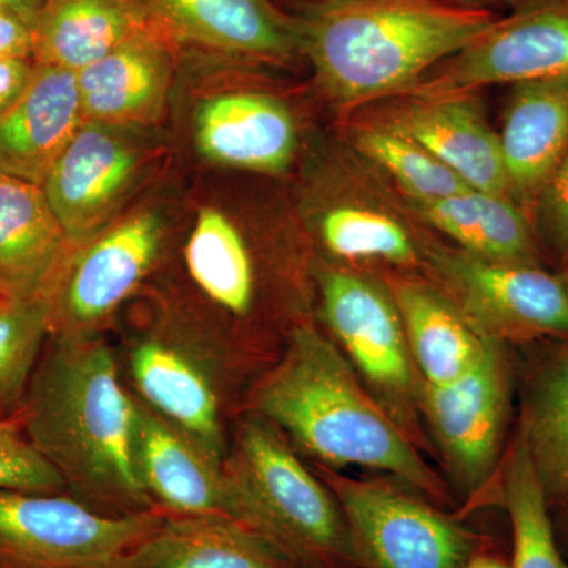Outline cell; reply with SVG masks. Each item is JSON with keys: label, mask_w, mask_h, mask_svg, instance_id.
<instances>
[{"label": "cell", "mask_w": 568, "mask_h": 568, "mask_svg": "<svg viewBox=\"0 0 568 568\" xmlns=\"http://www.w3.org/2000/svg\"><path fill=\"white\" fill-rule=\"evenodd\" d=\"M17 418L70 496L114 517L155 510L134 458L136 405L108 336H50Z\"/></svg>", "instance_id": "cell-1"}, {"label": "cell", "mask_w": 568, "mask_h": 568, "mask_svg": "<svg viewBox=\"0 0 568 568\" xmlns=\"http://www.w3.org/2000/svg\"><path fill=\"white\" fill-rule=\"evenodd\" d=\"M242 410L271 422L316 465L383 470L436 506L452 491L418 447L366 390L334 339L304 321L253 381Z\"/></svg>", "instance_id": "cell-2"}, {"label": "cell", "mask_w": 568, "mask_h": 568, "mask_svg": "<svg viewBox=\"0 0 568 568\" xmlns=\"http://www.w3.org/2000/svg\"><path fill=\"white\" fill-rule=\"evenodd\" d=\"M497 18L452 0H315L297 21L321 88L355 108L409 92Z\"/></svg>", "instance_id": "cell-3"}, {"label": "cell", "mask_w": 568, "mask_h": 568, "mask_svg": "<svg viewBox=\"0 0 568 568\" xmlns=\"http://www.w3.org/2000/svg\"><path fill=\"white\" fill-rule=\"evenodd\" d=\"M233 517L298 568H364L338 500L271 422L242 410L223 459Z\"/></svg>", "instance_id": "cell-4"}, {"label": "cell", "mask_w": 568, "mask_h": 568, "mask_svg": "<svg viewBox=\"0 0 568 568\" xmlns=\"http://www.w3.org/2000/svg\"><path fill=\"white\" fill-rule=\"evenodd\" d=\"M108 336L130 394L220 462L250 384L215 347L149 295Z\"/></svg>", "instance_id": "cell-5"}, {"label": "cell", "mask_w": 568, "mask_h": 568, "mask_svg": "<svg viewBox=\"0 0 568 568\" xmlns=\"http://www.w3.org/2000/svg\"><path fill=\"white\" fill-rule=\"evenodd\" d=\"M316 278L335 345L395 424L417 447L428 448L422 428L424 381L390 291L338 265H324Z\"/></svg>", "instance_id": "cell-6"}, {"label": "cell", "mask_w": 568, "mask_h": 568, "mask_svg": "<svg viewBox=\"0 0 568 568\" xmlns=\"http://www.w3.org/2000/svg\"><path fill=\"white\" fill-rule=\"evenodd\" d=\"M313 470L338 500L364 568H465L489 548L459 515L405 484L361 480L316 463Z\"/></svg>", "instance_id": "cell-7"}, {"label": "cell", "mask_w": 568, "mask_h": 568, "mask_svg": "<svg viewBox=\"0 0 568 568\" xmlns=\"http://www.w3.org/2000/svg\"><path fill=\"white\" fill-rule=\"evenodd\" d=\"M166 224L153 211L121 216L71 250L48 295L50 336H108L166 256Z\"/></svg>", "instance_id": "cell-8"}, {"label": "cell", "mask_w": 568, "mask_h": 568, "mask_svg": "<svg viewBox=\"0 0 568 568\" xmlns=\"http://www.w3.org/2000/svg\"><path fill=\"white\" fill-rule=\"evenodd\" d=\"M163 518L114 517L69 493L0 489V568H115Z\"/></svg>", "instance_id": "cell-9"}, {"label": "cell", "mask_w": 568, "mask_h": 568, "mask_svg": "<svg viewBox=\"0 0 568 568\" xmlns=\"http://www.w3.org/2000/svg\"><path fill=\"white\" fill-rule=\"evenodd\" d=\"M422 257L432 283L488 338H568L566 276L540 265L484 260L457 246L425 245Z\"/></svg>", "instance_id": "cell-10"}, {"label": "cell", "mask_w": 568, "mask_h": 568, "mask_svg": "<svg viewBox=\"0 0 568 568\" xmlns=\"http://www.w3.org/2000/svg\"><path fill=\"white\" fill-rule=\"evenodd\" d=\"M511 406L507 343L489 338L465 375L443 386L424 384L422 417L450 476L470 503L487 495L503 457Z\"/></svg>", "instance_id": "cell-11"}, {"label": "cell", "mask_w": 568, "mask_h": 568, "mask_svg": "<svg viewBox=\"0 0 568 568\" xmlns=\"http://www.w3.org/2000/svg\"><path fill=\"white\" fill-rule=\"evenodd\" d=\"M153 151L144 126L82 122L41 186L73 248L121 219Z\"/></svg>", "instance_id": "cell-12"}, {"label": "cell", "mask_w": 568, "mask_h": 568, "mask_svg": "<svg viewBox=\"0 0 568 568\" xmlns=\"http://www.w3.org/2000/svg\"><path fill=\"white\" fill-rule=\"evenodd\" d=\"M566 74L568 3L534 0L497 18L487 31L440 62L406 93H476L487 85H515Z\"/></svg>", "instance_id": "cell-13"}, {"label": "cell", "mask_w": 568, "mask_h": 568, "mask_svg": "<svg viewBox=\"0 0 568 568\" xmlns=\"http://www.w3.org/2000/svg\"><path fill=\"white\" fill-rule=\"evenodd\" d=\"M377 103L366 121L417 142L470 189L510 196L499 136L489 126L476 93H405Z\"/></svg>", "instance_id": "cell-14"}, {"label": "cell", "mask_w": 568, "mask_h": 568, "mask_svg": "<svg viewBox=\"0 0 568 568\" xmlns=\"http://www.w3.org/2000/svg\"><path fill=\"white\" fill-rule=\"evenodd\" d=\"M168 33L239 59L283 63L302 54L297 18L272 0H144Z\"/></svg>", "instance_id": "cell-15"}, {"label": "cell", "mask_w": 568, "mask_h": 568, "mask_svg": "<svg viewBox=\"0 0 568 568\" xmlns=\"http://www.w3.org/2000/svg\"><path fill=\"white\" fill-rule=\"evenodd\" d=\"M134 405V458L155 510L234 518L223 462L136 398Z\"/></svg>", "instance_id": "cell-16"}, {"label": "cell", "mask_w": 568, "mask_h": 568, "mask_svg": "<svg viewBox=\"0 0 568 568\" xmlns=\"http://www.w3.org/2000/svg\"><path fill=\"white\" fill-rule=\"evenodd\" d=\"M168 36L155 21L78 71L84 121L148 129L162 118L173 78Z\"/></svg>", "instance_id": "cell-17"}, {"label": "cell", "mask_w": 568, "mask_h": 568, "mask_svg": "<svg viewBox=\"0 0 568 568\" xmlns=\"http://www.w3.org/2000/svg\"><path fill=\"white\" fill-rule=\"evenodd\" d=\"M194 141L212 163L278 174L294 160L297 126L290 108L276 97L224 92L197 108Z\"/></svg>", "instance_id": "cell-18"}, {"label": "cell", "mask_w": 568, "mask_h": 568, "mask_svg": "<svg viewBox=\"0 0 568 568\" xmlns=\"http://www.w3.org/2000/svg\"><path fill=\"white\" fill-rule=\"evenodd\" d=\"M82 122L77 73L36 62L28 89L0 118V173L43 186Z\"/></svg>", "instance_id": "cell-19"}, {"label": "cell", "mask_w": 568, "mask_h": 568, "mask_svg": "<svg viewBox=\"0 0 568 568\" xmlns=\"http://www.w3.org/2000/svg\"><path fill=\"white\" fill-rule=\"evenodd\" d=\"M511 88L497 136L511 200L532 222L538 194L568 151V74Z\"/></svg>", "instance_id": "cell-20"}, {"label": "cell", "mask_w": 568, "mask_h": 568, "mask_svg": "<svg viewBox=\"0 0 568 568\" xmlns=\"http://www.w3.org/2000/svg\"><path fill=\"white\" fill-rule=\"evenodd\" d=\"M71 250L43 189L0 173V293L48 301Z\"/></svg>", "instance_id": "cell-21"}, {"label": "cell", "mask_w": 568, "mask_h": 568, "mask_svg": "<svg viewBox=\"0 0 568 568\" xmlns=\"http://www.w3.org/2000/svg\"><path fill=\"white\" fill-rule=\"evenodd\" d=\"M115 568H298L241 519L222 515H164Z\"/></svg>", "instance_id": "cell-22"}, {"label": "cell", "mask_w": 568, "mask_h": 568, "mask_svg": "<svg viewBox=\"0 0 568 568\" xmlns=\"http://www.w3.org/2000/svg\"><path fill=\"white\" fill-rule=\"evenodd\" d=\"M386 286L398 306L424 384L443 386L476 365L489 338L474 327L439 287L406 276L388 280Z\"/></svg>", "instance_id": "cell-23"}, {"label": "cell", "mask_w": 568, "mask_h": 568, "mask_svg": "<svg viewBox=\"0 0 568 568\" xmlns=\"http://www.w3.org/2000/svg\"><path fill=\"white\" fill-rule=\"evenodd\" d=\"M153 22L144 0H47L33 28V61L78 73Z\"/></svg>", "instance_id": "cell-24"}, {"label": "cell", "mask_w": 568, "mask_h": 568, "mask_svg": "<svg viewBox=\"0 0 568 568\" xmlns=\"http://www.w3.org/2000/svg\"><path fill=\"white\" fill-rule=\"evenodd\" d=\"M406 203L457 248L497 263L540 265L534 224L510 196L467 189L443 200Z\"/></svg>", "instance_id": "cell-25"}, {"label": "cell", "mask_w": 568, "mask_h": 568, "mask_svg": "<svg viewBox=\"0 0 568 568\" xmlns=\"http://www.w3.org/2000/svg\"><path fill=\"white\" fill-rule=\"evenodd\" d=\"M519 435L548 504L568 499V345L549 347L526 392Z\"/></svg>", "instance_id": "cell-26"}, {"label": "cell", "mask_w": 568, "mask_h": 568, "mask_svg": "<svg viewBox=\"0 0 568 568\" xmlns=\"http://www.w3.org/2000/svg\"><path fill=\"white\" fill-rule=\"evenodd\" d=\"M497 497L510 519L511 568H568L556 541L547 496L519 432L504 459Z\"/></svg>", "instance_id": "cell-27"}, {"label": "cell", "mask_w": 568, "mask_h": 568, "mask_svg": "<svg viewBox=\"0 0 568 568\" xmlns=\"http://www.w3.org/2000/svg\"><path fill=\"white\" fill-rule=\"evenodd\" d=\"M317 234L332 256L347 263L379 261L407 267L422 257L417 242L403 223L366 205L328 209L317 222Z\"/></svg>", "instance_id": "cell-28"}, {"label": "cell", "mask_w": 568, "mask_h": 568, "mask_svg": "<svg viewBox=\"0 0 568 568\" xmlns=\"http://www.w3.org/2000/svg\"><path fill=\"white\" fill-rule=\"evenodd\" d=\"M50 335L47 298L0 293V418L20 414Z\"/></svg>", "instance_id": "cell-29"}, {"label": "cell", "mask_w": 568, "mask_h": 568, "mask_svg": "<svg viewBox=\"0 0 568 568\" xmlns=\"http://www.w3.org/2000/svg\"><path fill=\"white\" fill-rule=\"evenodd\" d=\"M351 138L365 159L394 179L407 201L426 203L470 189L417 142L379 123H353Z\"/></svg>", "instance_id": "cell-30"}, {"label": "cell", "mask_w": 568, "mask_h": 568, "mask_svg": "<svg viewBox=\"0 0 568 568\" xmlns=\"http://www.w3.org/2000/svg\"><path fill=\"white\" fill-rule=\"evenodd\" d=\"M0 489L67 493L59 474L22 432L18 418H0Z\"/></svg>", "instance_id": "cell-31"}, {"label": "cell", "mask_w": 568, "mask_h": 568, "mask_svg": "<svg viewBox=\"0 0 568 568\" xmlns=\"http://www.w3.org/2000/svg\"><path fill=\"white\" fill-rule=\"evenodd\" d=\"M532 224L559 260L568 263V151L538 194Z\"/></svg>", "instance_id": "cell-32"}, {"label": "cell", "mask_w": 568, "mask_h": 568, "mask_svg": "<svg viewBox=\"0 0 568 568\" xmlns=\"http://www.w3.org/2000/svg\"><path fill=\"white\" fill-rule=\"evenodd\" d=\"M0 59H33V28L10 10H0Z\"/></svg>", "instance_id": "cell-33"}, {"label": "cell", "mask_w": 568, "mask_h": 568, "mask_svg": "<svg viewBox=\"0 0 568 568\" xmlns=\"http://www.w3.org/2000/svg\"><path fill=\"white\" fill-rule=\"evenodd\" d=\"M33 71V59H0V118L28 89Z\"/></svg>", "instance_id": "cell-34"}, {"label": "cell", "mask_w": 568, "mask_h": 568, "mask_svg": "<svg viewBox=\"0 0 568 568\" xmlns=\"http://www.w3.org/2000/svg\"><path fill=\"white\" fill-rule=\"evenodd\" d=\"M47 0H0V10H10L20 14L22 20L36 28L41 9Z\"/></svg>", "instance_id": "cell-35"}, {"label": "cell", "mask_w": 568, "mask_h": 568, "mask_svg": "<svg viewBox=\"0 0 568 568\" xmlns=\"http://www.w3.org/2000/svg\"><path fill=\"white\" fill-rule=\"evenodd\" d=\"M465 568H511V566L510 559L503 558V556L497 555V552L493 551V548L489 547L484 549V551L477 552V555L466 564Z\"/></svg>", "instance_id": "cell-36"}, {"label": "cell", "mask_w": 568, "mask_h": 568, "mask_svg": "<svg viewBox=\"0 0 568 568\" xmlns=\"http://www.w3.org/2000/svg\"><path fill=\"white\" fill-rule=\"evenodd\" d=\"M452 2L463 3V6L478 7V9L493 10V3L500 2V0H452Z\"/></svg>", "instance_id": "cell-37"}, {"label": "cell", "mask_w": 568, "mask_h": 568, "mask_svg": "<svg viewBox=\"0 0 568 568\" xmlns=\"http://www.w3.org/2000/svg\"><path fill=\"white\" fill-rule=\"evenodd\" d=\"M562 504H564V506L567 507V517H568V499L566 500V503H562Z\"/></svg>", "instance_id": "cell-38"}, {"label": "cell", "mask_w": 568, "mask_h": 568, "mask_svg": "<svg viewBox=\"0 0 568 568\" xmlns=\"http://www.w3.org/2000/svg\"><path fill=\"white\" fill-rule=\"evenodd\" d=\"M560 2H566V3H568V0H560Z\"/></svg>", "instance_id": "cell-39"}, {"label": "cell", "mask_w": 568, "mask_h": 568, "mask_svg": "<svg viewBox=\"0 0 568 568\" xmlns=\"http://www.w3.org/2000/svg\"><path fill=\"white\" fill-rule=\"evenodd\" d=\"M306 2H315V0H306Z\"/></svg>", "instance_id": "cell-40"}]
</instances>
